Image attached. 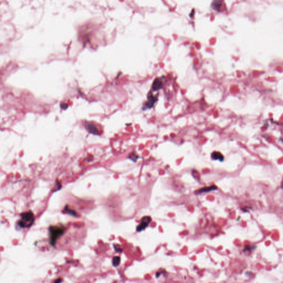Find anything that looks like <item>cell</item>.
<instances>
[{"label": "cell", "instance_id": "obj_1", "mask_svg": "<svg viewBox=\"0 0 283 283\" xmlns=\"http://www.w3.org/2000/svg\"><path fill=\"white\" fill-rule=\"evenodd\" d=\"M65 229L63 226H53L49 227V233L51 245L54 246L55 244L57 239L63 235L65 232Z\"/></svg>", "mask_w": 283, "mask_h": 283}, {"label": "cell", "instance_id": "obj_2", "mask_svg": "<svg viewBox=\"0 0 283 283\" xmlns=\"http://www.w3.org/2000/svg\"><path fill=\"white\" fill-rule=\"evenodd\" d=\"M34 221V215L32 211L26 212L21 214V220L18 222V226L21 228L30 227Z\"/></svg>", "mask_w": 283, "mask_h": 283}, {"label": "cell", "instance_id": "obj_3", "mask_svg": "<svg viewBox=\"0 0 283 283\" xmlns=\"http://www.w3.org/2000/svg\"><path fill=\"white\" fill-rule=\"evenodd\" d=\"M211 7L216 12H221L224 10V0H213Z\"/></svg>", "mask_w": 283, "mask_h": 283}, {"label": "cell", "instance_id": "obj_4", "mask_svg": "<svg viewBox=\"0 0 283 283\" xmlns=\"http://www.w3.org/2000/svg\"><path fill=\"white\" fill-rule=\"evenodd\" d=\"M151 221L152 218L150 216H145L142 218L140 224L137 227V232H141L142 231L146 229L150 223Z\"/></svg>", "mask_w": 283, "mask_h": 283}, {"label": "cell", "instance_id": "obj_5", "mask_svg": "<svg viewBox=\"0 0 283 283\" xmlns=\"http://www.w3.org/2000/svg\"><path fill=\"white\" fill-rule=\"evenodd\" d=\"M85 127L87 128V131L91 134L94 135H98V130L97 128L93 123L90 122H87L85 123Z\"/></svg>", "mask_w": 283, "mask_h": 283}, {"label": "cell", "instance_id": "obj_6", "mask_svg": "<svg viewBox=\"0 0 283 283\" xmlns=\"http://www.w3.org/2000/svg\"><path fill=\"white\" fill-rule=\"evenodd\" d=\"M162 86H163V83L161 80L159 78H157L154 81L152 88L154 91H158L161 89Z\"/></svg>", "mask_w": 283, "mask_h": 283}, {"label": "cell", "instance_id": "obj_7", "mask_svg": "<svg viewBox=\"0 0 283 283\" xmlns=\"http://www.w3.org/2000/svg\"><path fill=\"white\" fill-rule=\"evenodd\" d=\"M156 101H157V97H156L154 96H149L148 101L147 102L146 105L148 108H152L153 104Z\"/></svg>", "mask_w": 283, "mask_h": 283}, {"label": "cell", "instance_id": "obj_8", "mask_svg": "<svg viewBox=\"0 0 283 283\" xmlns=\"http://www.w3.org/2000/svg\"><path fill=\"white\" fill-rule=\"evenodd\" d=\"M211 157L214 160H219L221 161H223L224 159V156L220 152H213L212 154Z\"/></svg>", "mask_w": 283, "mask_h": 283}, {"label": "cell", "instance_id": "obj_9", "mask_svg": "<svg viewBox=\"0 0 283 283\" xmlns=\"http://www.w3.org/2000/svg\"><path fill=\"white\" fill-rule=\"evenodd\" d=\"M218 188L217 187L215 186V185H213V186H210V187H206V188H203L201 189L200 190L197 191V193H207V192H209V191H211L214 190H216Z\"/></svg>", "mask_w": 283, "mask_h": 283}, {"label": "cell", "instance_id": "obj_10", "mask_svg": "<svg viewBox=\"0 0 283 283\" xmlns=\"http://www.w3.org/2000/svg\"><path fill=\"white\" fill-rule=\"evenodd\" d=\"M121 262V258L118 256H114L112 259V264L114 267H118Z\"/></svg>", "mask_w": 283, "mask_h": 283}, {"label": "cell", "instance_id": "obj_11", "mask_svg": "<svg viewBox=\"0 0 283 283\" xmlns=\"http://www.w3.org/2000/svg\"><path fill=\"white\" fill-rule=\"evenodd\" d=\"M64 211L65 212L66 214H68L69 215L74 216H75L76 215V212L74 210H72V209L68 208V206H66L64 208Z\"/></svg>", "mask_w": 283, "mask_h": 283}, {"label": "cell", "instance_id": "obj_12", "mask_svg": "<svg viewBox=\"0 0 283 283\" xmlns=\"http://www.w3.org/2000/svg\"><path fill=\"white\" fill-rule=\"evenodd\" d=\"M129 158L131 159L132 161H137V159L138 158V155H137V154L136 153H132L129 156Z\"/></svg>", "mask_w": 283, "mask_h": 283}, {"label": "cell", "instance_id": "obj_13", "mask_svg": "<svg viewBox=\"0 0 283 283\" xmlns=\"http://www.w3.org/2000/svg\"><path fill=\"white\" fill-rule=\"evenodd\" d=\"M68 107V105L66 104H62L60 105V108L62 110H66Z\"/></svg>", "mask_w": 283, "mask_h": 283}, {"label": "cell", "instance_id": "obj_14", "mask_svg": "<svg viewBox=\"0 0 283 283\" xmlns=\"http://www.w3.org/2000/svg\"><path fill=\"white\" fill-rule=\"evenodd\" d=\"M61 281H62V280H61V279H59V280L57 279V280H55V281H54L55 283H59V282H61Z\"/></svg>", "mask_w": 283, "mask_h": 283}]
</instances>
